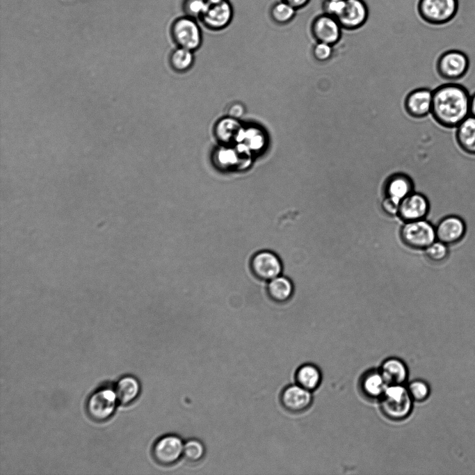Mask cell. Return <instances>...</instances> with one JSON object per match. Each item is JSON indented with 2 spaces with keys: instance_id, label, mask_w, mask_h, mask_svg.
Returning <instances> with one entry per match:
<instances>
[{
  "instance_id": "6da1fadb",
  "label": "cell",
  "mask_w": 475,
  "mask_h": 475,
  "mask_svg": "<svg viewBox=\"0 0 475 475\" xmlns=\"http://www.w3.org/2000/svg\"><path fill=\"white\" fill-rule=\"evenodd\" d=\"M470 98L463 85L447 81L433 90L431 114L439 124L456 127L470 115Z\"/></svg>"
},
{
  "instance_id": "7a4b0ae2",
  "label": "cell",
  "mask_w": 475,
  "mask_h": 475,
  "mask_svg": "<svg viewBox=\"0 0 475 475\" xmlns=\"http://www.w3.org/2000/svg\"><path fill=\"white\" fill-rule=\"evenodd\" d=\"M383 414L392 421H402L409 417L413 408V399L404 385H388L380 398Z\"/></svg>"
},
{
  "instance_id": "3957f363",
  "label": "cell",
  "mask_w": 475,
  "mask_h": 475,
  "mask_svg": "<svg viewBox=\"0 0 475 475\" xmlns=\"http://www.w3.org/2000/svg\"><path fill=\"white\" fill-rule=\"evenodd\" d=\"M417 10L421 18L432 25L450 22L458 10V0H419Z\"/></svg>"
},
{
  "instance_id": "277c9868",
  "label": "cell",
  "mask_w": 475,
  "mask_h": 475,
  "mask_svg": "<svg viewBox=\"0 0 475 475\" xmlns=\"http://www.w3.org/2000/svg\"><path fill=\"white\" fill-rule=\"evenodd\" d=\"M402 241L413 249H426L437 240L435 228L426 220L405 222L400 230Z\"/></svg>"
},
{
  "instance_id": "5b68a950",
  "label": "cell",
  "mask_w": 475,
  "mask_h": 475,
  "mask_svg": "<svg viewBox=\"0 0 475 475\" xmlns=\"http://www.w3.org/2000/svg\"><path fill=\"white\" fill-rule=\"evenodd\" d=\"M118 403L114 388L103 387L88 397L86 405V411L92 419L104 421L113 414Z\"/></svg>"
},
{
  "instance_id": "8992f818",
  "label": "cell",
  "mask_w": 475,
  "mask_h": 475,
  "mask_svg": "<svg viewBox=\"0 0 475 475\" xmlns=\"http://www.w3.org/2000/svg\"><path fill=\"white\" fill-rule=\"evenodd\" d=\"M469 65V61L466 54L460 50L450 49L443 52L438 58L437 70L444 79L456 81L465 76Z\"/></svg>"
},
{
  "instance_id": "52a82bcc",
  "label": "cell",
  "mask_w": 475,
  "mask_h": 475,
  "mask_svg": "<svg viewBox=\"0 0 475 475\" xmlns=\"http://www.w3.org/2000/svg\"><path fill=\"white\" fill-rule=\"evenodd\" d=\"M184 442L173 434L163 435L153 445L152 456L156 462L163 466L177 463L183 456Z\"/></svg>"
},
{
  "instance_id": "ba28073f",
  "label": "cell",
  "mask_w": 475,
  "mask_h": 475,
  "mask_svg": "<svg viewBox=\"0 0 475 475\" xmlns=\"http://www.w3.org/2000/svg\"><path fill=\"white\" fill-rule=\"evenodd\" d=\"M250 270L259 280L270 281L280 275L282 264L278 256L271 251L262 250L255 253L250 259Z\"/></svg>"
},
{
  "instance_id": "9c48e42d",
  "label": "cell",
  "mask_w": 475,
  "mask_h": 475,
  "mask_svg": "<svg viewBox=\"0 0 475 475\" xmlns=\"http://www.w3.org/2000/svg\"><path fill=\"white\" fill-rule=\"evenodd\" d=\"M342 27L338 19L323 13L314 18L311 24V33L317 42L331 45L337 44L341 37Z\"/></svg>"
},
{
  "instance_id": "30bf717a",
  "label": "cell",
  "mask_w": 475,
  "mask_h": 475,
  "mask_svg": "<svg viewBox=\"0 0 475 475\" xmlns=\"http://www.w3.org/2000/svg\"><path fill=\"white\" fill-rule=\"evenodd\" d=\"M313 402L312 392L298 384L290 385L280 394L282 407L291 413H300L310 408Z\"/></svg>"
},
{
  "instance_id": "8fae6325",
  "label": "cell",
  "mask_w": 475,
  "mask_h": 475,
  "mask_svg": "<svg viewBox=\"0 0 475 475\" xmlns=\"http://www.w3.org/2000/svg\"><path fill=\"white\" fill-rule=\"evenodd\" d=\"M175 40L180 47L193 51L201 44V33L197 24L188 18L178 20L173 26Z\"/></svg>"
},
{
  "instance_id": "7c38bea8",
  "label": "cell",
  "mask_w": 475,
  "mask_h": 475,
  "mask_svg": "<svg viewBox=\"0 0 475 475\" xmlns=\"http://www.w3.org/2000/svg\"><path fill=\"white\" fill-rule=\"evenodd\" d=\"M429 211V202L422 193L413 192L400 202L398 216L405 221L424 219Z\"/></svg>"
},
{
  "instance_id": "4fadbf2b",
  "label": "cell",
  "mask_w": 475,
  "mask_h": 475,
  "mask_svg": "<svg viewBox=\"0 0 475 475\" xmlns=\"http://www.w3.org/2000/svg\"><path fill=\"white\" fill-rule=\"evenodd\" d=\"M369 17V9L364 0H346V7L338 17L342 29L349 31L362 27Z\"/></svg>"
},
{
  "instance_id": "5bb4252c",
  "label": "cell",
  "mask_w": 475,
  "mask_h": 475,
  "mask_svg": "<svg viewBox=\"0 0 475 475\" xmlns=\"http://www.w3.org/2000/svg\"><path fill=\"white\" fill-rule=\"evenodd\" d=\"M433 90L420 88L410 92L405 100V108L408 115L423 118L431 113Z\"/></svg>"
},
{
  "instance_id": "9a60e30c",
  "label": "cell",
  "mask_w": 475,
  "mask_h": 475,
  "mask_svg": "<svg viewBox=\"0 0 475 475\" xmlns=\"http://www.w3.org/2000/svg\"><path fill=\"white\" fill-rule=\"evenodd\" d=\"M387 386L379 369H376L366 371L358 381L360 394L369 401H379Z\"/></svg>"
},
{
  "instance_id": "2e32d148",
  "label": "cell",
  "mask_w": 475,
  "mask_h": 475,
  "mask_svg": "<svg viewBox=\"0 0 475 475\" xmlns=\"http://www.w3.org/2000/svg\"><path fill=\"white\" fill-rule=\"evenodd\" d=\"M266 144V137L262 130L250 127L243 128L234 145L243 154L252 156L263 150Z\"/></svg>"
},
{
  "instance_id": "e0dca14e",
  "label": "cell",
  "mask_w": 475,
  "mask_h": 475,
  "mask_svg": "<svg viewBox=\"0 0 475 475\" xmlns=\"http://www.w3.org/2000/svg\"><path fill=\"white\" fill-rule=\"evenodd\" d=\"M250 158L239 152L236 147L224 145L215 152L214 161L218 168L229 170L245 168L250 164Z\"/></svg>"
},
{
  "instance_id": "ac0fdd59",
  "label": "cell",
  "mask_w": 475,
  "mask_h": 475,
  "mask_svg": "<svg viewBox=\"0 0 475 475\" xmlns=\"http://www.w3.org/2000/svg\"><path fill=\"white\" fill-rule=\"evenodd\" d=\"M465 232L464 221L456 216L442 219L435 227L437 240L448 245L460 241Z\"/></svg>"
},
{
  "instance_id": "d6986e66",
  "label": "cell",
  "mask_w": 475,
  "mask_h": 475,
  "mask_svg": "<svg viewBox=\"0 0 475 475\" xmlns=\"http://www.w3.org/2000/svg\"><path fill=\"white\" fill-rule=\"evenodd\" d=\"M202 17L210 27L220 29L230 22L232 9L226 0H209L207 1V9Z\"/></svg>"
},
{
  "instance_id": "ffe728a7",
  "label": "cell",
  "mask_w": 475,
  "mask_h": 475,
  "mask_svg": "<svg viewBox=\"0 0 475 475\" xmlns=\"http://www.w3.org/2000/svg\"><path fill=\"white\" fill-rule=\"evenodd\" d=\"M414 183L412 179L405 173H395L391 175L385 184V196L401 202L405 197L413 193Z\"/></svg>"
},
{
  "instance_id": "44dd1931",
  "label": "cell",
  "mask_w": 475,
  "mask_h": 475,
  "mask_svg": "<svg viewBox=\"0 0 475 475\" xmlns=\"http://www.w3.org/2000/svg\"><path fill=\"white\" fill-rule=\"evenodd\" d=\"M378 369L387 385H404L408 377L405 363L397 357L385 360Z\"/></svg>"
},
{
  "instance_id": "7402d4cb",
  "label": "cell",
  "mask_w": 475,
  "mask_h": 475,
  "mask_svg": "<svg viewBox=\"0 0 475 475\" xmlns=\"http://www.w3.org/2000/svg\"><path fill=\"white\" fill-rule=\"evenodd\" d=\"M243 128L237 118L229 116L222 118L216 123L214 134L223 145H234Z\"/></svg>"
},
{
  "instance_id": "603a6c76",
  "label": "cell",
  "mask_w": 475,
  "mask_h": 475,
  "mask_svg": "<svg viewBox=\"0 0 475 475\" xmlns=\"http://www.w3.org/2000/svg\"><path fill=\"white\" fill-rule=\"evenodd\" d=\"M114 389L118 403L128 405L135 401L140 395V385L136 377L124 376L118 380Z\"/></svg>"
},
{
  "instance_id": "cb8c5ba5",
  "label": "cell",
  "mask_w": 475,
  "mask_h": 475,
  "mask_svg": "<svg viewBox=\"0 0 475 475\" xmlns=\"http://www.w3.org/2000/svg\"><path fill=\"white\" fill-rule=\"evenodd\" d=\"M296 384L307 390L314 392L321 385L322 373L319 368L314 364L306 363L300 366L296 371Z\"/></svg>"
},
{
  "instance_id": "d4e9b609",
  "label": "cell",
  "mask_w": 475,
  "mask_h": 475,
  "mask_svg": "<svg viewBox=\"0 0 475 475\" xmlns=\"http://www.w3.org/2000/svg\"><path fill=\"white\" fill-rule=\"evenodd\" d=\"M266 291L273 301L284 303L291 298L293 284L289 278L279 275L268 282Z\"/></svg>"
},
{
  "instance_id": "484cf974",
  "label": "cell",
  "mask_w": 475,
  "mask_h": 475,
  "mask_svg": "<svg viewBox=\"0 0 475 475\" xmlns=\"http://www.w3.org/2000/svg\"><path fill=\"white\" fill-rule=\"evenodd\" d=\"M456 139L460 147L475 154V117L469 115L456 127Z\"/></svg>"
},
{
  "instance_id": "4316f807",
  "label": "cell",
  "mask_w": 475,
  "mask_h": 475,
  "mask_svg": "<svg viewBox=\"0 0 475 475\" xmlns=\"http://www.w3.org/2000/svg\"><path fill=\"white\" fill-rule=\"evenodd\" d=\"M194 61L191 50L180 47L171 54L170 63L172 67L177 72H185L193 65Z\"/></svg>"
},
{
  "instance_id": "83f0119b",
  "label": "cell",
  "mask_w": 475,
  "mask_h": 475,
  "mask_svg": "<svg viewBox=\"0 0 475 475\" xmlns=\"http://www.w3.org/2000/svg\"><path fill=\"white\" fill-rule=\"evenodd\" d=\"M205 454L203 443L198 439L192 438L184 442L183 456L191 462L202 460Z\"/></svg>"
},
{
  "instance_id": "f1b7e54d",
  "label": "cell",
  "mask_w": 475,
  "mask_h": 475,
  "mask_svg": "<svg viewBox=\"0 0 475 475\" xmlns=\"http://www.w3.org/2000/svg\"><path fill=\"white\" fill-rule=\"evenodd\" d=\"M296 9L289 3L282 1L274 6L273 15L280 23L289 22L295 16Z\"/></svg>"
},
{
  "instance_id": "f546056e",
  "label": "cell",
  "mask_w": 475,
  "mask_h": 475,
  "mask_svg": "<svg viewBox=\"0 0 475 475\" xmlns=\"http://www.w3.org/2000/svg\"><path fill=\"white\" fill-rule=\"evenodd\" d=\"M407 388L410 395L414 401H423L428 398L430 394L428 385L421 380L411 381L408 385Z\"/></svg>"
},
{
  "instance_id": "4dcf8cb0",
  "label": "cell",
  "mask_w": 475,
  "mask_h": 475,
  "mask_svg": "<svg viewBox=\"0 0 475 475\" xmlns=\"http://www.w3.org/2000/svg\"><path fill=\"white\" fill-rule=\"evenodd\" d=\"M425 254L433 261H442L447 257V245L436 240L425 249Z\"/></svg>"
},
{
  "instance_id": "1f68e13d",
  "label": "cell",
  "mask_w": 475,
  "mask_h": 475,
  "mask_svg": "<svg viewBox=\"0 0 475 475\" xmlns=\"http://www.w3.org/2000/svg\"><path fill=\"white\" fill-rule=\"evenodd\" d=\"M346 4V0H324L322 4L323 13L337 18L344 10Z\"/></svg>"
},
{
  "instance_id": "d6a6232c",
  "label": "cell",
  "mask_w": 475,
  "mask_h": 475,
  "mask_svg": "<svg viewBox=\"0 0 475 475\" xmlns=\"http://www.w3.org/2000/svg\"><path fill=\"white\" fill-rule=\"evenodd\" d=\"M312 54L314 58L319 62H324L329 60L332 54V45L317 42L314 46Z\"/></svg>"
},
{
  "instance_id": "836d02e7",
  "label": "cell",
  "mask_w": 475,
  "mask_h": 475,
  "mask_svg": "<svg viewBox=\"0 0 475 475\" xmlns=\"http://www.w3.org/2000/svg\"><path fill=\"white\" fill-rule=\"evenodd\" d=\"M399 204V202L388 196H385L380 203L384 213L390 216L398 215Z\"/></svg>"
},
{
  "instance_id": "e575fe53",
  "label": "cell",
  "mask_w": 475,
  "mask_h": 475,
  "mask_svg": "<svg viewBox=\"0 0 475 475\" xmlns=\"http://www.w3.org/2000/svg\"><path fill=\"white\" fill-rule=\"evenodd\" d=\"M188 12L195 16H202L207 7V0H189L187 4Z\"/></svg>"
},
{
  "instance_id": "d590c367",
  "label": "cell",
  "mask_w": 475,
  "mask_h": 475,
  "mask_svg": "<svg viewBox=\"0 0 475 475\" xmlns=\"http://www.w3.org/2000/svg\"><path fill=\"white\" fill-rule=\"evenodd\" d=\"M243 113V108L239 104H233L229 109V115L232 118H238Z\"/></svg>"
},
{
  "instance_id": "8d00e7d4",
  "label": "cell",
  "mask_w": 475,
  "mask_h": 475,
  "mask_svg": "<svg viewBox=\"0 0 475 475\" xmlns=\"http://www.w3.org/2000/svg\"><path fill=\"white\" fill-rule=\"evenodd\" d=\"M290 5L293 6L296 9H299L307 6L310 0H283Z\"/></svg>"
},
{
  "instance_id": "74e56055",
  "label": "cell",
  "mask_w": 475,
  "mask_h": 475,
  "mask_svg": "<svg viewBox=\"0 0 475 475\" xmlns=\"http://www.w3.org/2000/svg\"><path fill=\"white\" fill-rule=\"evenodd\" d=\"M470 115L475 117V92L471 93L470 98Z\"/></svg>"
},
{
  "instance_id": "f35d334b",
  "label": "cell",
  "mask_w": 475,
  "mask_h": 475,
  "mask_svg": "<svg viewBox=\"0 0 475 475\" xmlns=\"http://www.w3.org/2000/svg\"><path fill=\"white\" fill-rule=\"evenodd\" d=\"M207 1H209V0H207Z\"/></svg>"
}]
</instances>
